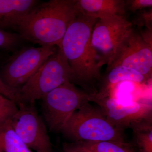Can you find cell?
I'll use <instances>...</instances> for the list:
<instances>
[{
    "mask_svg": "<svg viewBox=\"0 0 152 152\" xmlns=\"http://www.w3.org/2000/svg\"><path fill=\"white\" fill-rule=\"evenodd\" d=\"M97 20L78 11L59 47L70 69V82L92 95L97 93L96 84L105 64L92 45V33Z\"/></svg>",
    "mask_w": 152,
    "mask_h": 152,
    "instance_id": "cell-1",
    "label": "cell"
},
{
    "mask_svg": "<svg viewBox=\"0 0 152 152\" xmlns=\"http://www.w3.org/2000/svg\"><path fill=\"white\" fill-rule=\"evenodd\" d=\"M78 10L76 0L39 2L16 28L22 39L42 46L59 47Z\"/></svg>",
    "mask_w": 152,
    "mask_h": 152,
    "instance_id": "cell-2",
    "label": "cell"
},
{
    "mask_svg": "<svg viewBox=\"0 0 152 152\" xmlns=\"http://www.w3.org/2000/svg\"><path fill=\"white\" fill-rule=\"evenodd\" d=\"M124 131L109 121L101 109L90 102L74 112L61 130L73 142H126Z\"/></svg>",
    "mask_w": 152,
    "mask_h": 152,
    "instance_id": "cell-3",
    "label": "cell"
},
{
    "mask_svg": "<svg viewBox=\"0 0 152 152\" xmlns=\"http://www.w3.org/2000/svg\"><path fill=\"white\" fill-rule=\"evenodd\" d=\"M71 71L67 61L58 47L27 82L18 91L17 104L35 103L56 88L70 81Z\"/></svg>",
    "mask_w": 152,
    "mask_h": 152,
    "instance_id": "cell-4",
    "label": "cell"
},
{
    "mask_svg": "<svg viewBox=\"0 0 152 152\" xmlns=\"http://www.w3.org/2000/svg\"><path fill=\"white\" fill-rule=\"evenodd\" d=\"M91 95L69 81L43 96V112L50 131H61L74 112L91 102Z\"/></svg>",
    "mask_w": 152,
    "mask_h": 152,
    "instance_id": "cell-5",
    "label": "cell"
},
{
    "mask_svg": "<svg viewBox=\"0 0 152 152\" xmlns=\"http://www.w3.org/2000/svg\"><path fill=\"white\" fill-rule=\"evenodd\" d=\"M55 46L24 47L14 53L3 66L0 77L5 84L19 89L56 50Z\"/></svg>",
    "mask_w": 152,
    "mask_h": 152,
    "instance_id": "cell-6",
    "label": "cell"
},
{
    "mask_svg": "<svg viewBox=\"0 0 152 152\" xmlns=\"http://www.w3.org/2000/svg\"><path fill=\"white\" fill-rule=\"evenodd\" d=\"M91 102L97 104L109 121L124 131L152 120L151 101L124 102L113 97L93 95L91 97Z\"/></svg>",
    "mask_w": 152,
    "mask_h": 152,
    "instance_id": "cell-7",
    "label": "cell"
},
{
    "mask_svg": "<svg viewBox=\"0 0 152 152\" xmlns=\"http://www.w3.org/2000/svg\"><path fill=\"white\" fill-rule=\"evenodd\" d=\"M17 105L18 110L11 118V123L18 135L30 149L36 152H53L46 127L35 103Z\"/></svg>",
    "mask_w": 152,
    "mask_h": 152,
    "instance_id": "cell-8",
    "label": "cell"
},
{
    "mask_svg": "<svg viewBox=\"0 0 152 152\" xmlns=\"http://www.w3.org/2000/svg\"><path fill=\"white\" fill-rule=\"evenodd\" d=\"M132 27V23L124 16H114L96 22L92 33V45L108 67L122 42L133 30Z\"/></svg>",
    "mask_w": 152,
    "mask_h": 152,
    "instance_id": "cell-9",
    "label": "cell"
},
{
    "mask_svg": "<svg viewBox=\"0 0 152 152\" xmlns=\"http://www.w3.org/2000/svg\"><path fill=\"white\" fill-rule=\"evenodd\" d=\"M118 66L134 69L148 80L152 76V46L132 30L118 48L107 70Z\"/></svg>",
    "mask_w": 152,
    "mask_h": 152,
    "instance_id": "cell-10",
    "label": "cell"
},
{
    "mask_svg": "<svg viewBox=\"0 0 152 152\" xmlns=\"http://www.w3.org/2000/svg\"><path fill=\"white\" fill-rule=\"evenodd\" d=\"M81 13L96 19L114 16H124L126 2L122 0H76Z\"/></svg>",
    "mask_w": 152,
    "mask_h": 152,
    "instance_id": "cell-11",
    "label": "cell"
},
{
    "mask_svg": "<svg viewBox=\"0 0 152 152\" xmlns=\"http://www.w3.org/2000/svg\"><path fill=\"white\" fill-rule=\"evenodd\" d=\"M39 2L36 0H0V30L16 29L22 19Z\"/></svg>",
    "mask_w": 152,
    "mask_h": 152,
    "instance_id": "cell-12",
    "label": "cell"
},
{
    "mask_svg": "<svg viewBox=\"0 0 152 152\" xmlns=\"http://www.w3.org/2000/svg\"><path fill=\"white\" fill-rule=\"evenodd\" d=\"M62 147L64 152H136L128 142L79 141L63 143Z\"/></svg>",
    "mask_w": 152,
    "mask_h": 152,
    "instance_id": "cell-13",
    "label": "cell"
},
{
    "mask_svg": "<svg viewBox=\"0 0 152 152\" xmlns=\"http://www.w3.org/2000/svg\"><path fill=\"white\" fill-rule=\"evenodd\" d=\"M11 118L0 123V151L32 152L14 130Z\"/></svg>",
    "mask_w": 152,
    "mask_h": 152,
    "instance_id": "cell-14",
    "label": "cell"
},
{
    "mask_svg": "<svg viewBox=\"0 0 152 152\" xmlns=\"http://www.w3.org/2000/svg\"><path fill=\"white\" fill-rule=\"evenodd\" d=\"M108 71L109 73L106 80L109 86H114L121 82L126 81L142 83L148 80L140 73L124 66H116L109 69Z\"/></svg>",
    "mask_w": 152,
    "mask_h": 152,
    "instance_id": "cell-15",
    "label": "cell"
},
{
    "mask_svg": "<svg viewBox=\"0 0 152 152\" xmlns=\"http://www.w3.org/2000/svg\"><path fill=\"white\" fill-rule=\"evenodd\" d=\"M132 129L139 152H152V120L138 124Z\"/></svg>",
    "mask_w": 152,
    "mask_h": 152,
    "instance_id": "cell-16",
    "label": "cell"
},
{
    "mask_svg": "<svg viewBox=\"0 0 152 152\" xmlns=\"http://www.w3.org/2000/svg\"><path fill=\"white\" fill-rule=\"evenodd\" d=\"M22 39L19 34L0 30V49L8 51L15 50Z\"/></svg>",
    "mask_w": 152,
    "mask_h": 152,
    "instance_id": "cell-17",
    "label": "cell"
},
{
    "mask_svg": "<svg viewBox=\"0 0 152 152\" xmlns=\"http://www.w3.org/2000/svg\"><path fill=\"white\" fill-rule=\"evenodd\" d=\"M14 101L0 94V123L12 118L18 110Z\"/></svg>",
    "mask_w": 152,
    "mask_h": 152,
    "instance_id": "cell-18",
    "label": "cell"
},
{
    "mask_svg": "<svg viewBox=\"0 0 152 152\" xmlns=\"http://www.w3.org/2000/svg\"><path fill=\"white\" fill-rule=\"evenodd\" d=\"M18 89L12 88L7 86L0 77V94L14 101L17 103Z\"/></svg>",
    "mask_w": 152,
    "mask_h": 152,
    "instance_id": "cell-19",
    "label": "cell"
},
{
    "mask_svg": "<svg viewBox=\"0 0 152 152\" xmlns=\"http://www.w3.org/2000/svg\"><path fill=\"white\" fill-rule=\"evenodd\" d=\"M127 3L128 9L133 12L144 8L152 6V0H132L127 1Z\"/></svg>",
    "mask_w": 152,
    "mask_h": 152,
    "instance_id": "cell-20",
    "label": "cell"
},
{
    "mask_svg": "<svg viewBox=\"0 0 152 152\" xmlns=\"http://www.w3.org/2000/svg\"><path fill=\"white\" fill-rule=\"evenodd\" d=\"M61 152H63V151H62Z\"/></svg>",
    "mask_w": 152,
    "mask_h": 152,
    "instance_id": "cell-21",
    "label": "cell"
},
{
    "mask_svg": "<svg viewBox=\"0 0 152 152\" xmlns=\"http://www.w3.org/2000/svg\"><path fill=\"white\" fill-rule=\"evenodd\" d=\"M0 152H2L0 151Z\"/></svg>",
    "mask_w": 152,
    "mask_h": 152,
    "instance_id": "cell-22",
    "label": "cell"
}]
</instances>
